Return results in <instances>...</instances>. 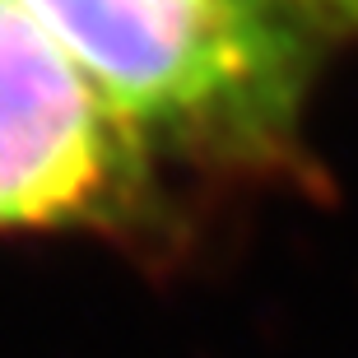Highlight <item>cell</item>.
Listing matches in <instances>:
<instances>
[{
	"instance_id": "1",
	"label": "cell",
	"mask_w": 358,
	"mask_h": 358,
	"mask_svg": "<svg viewBox=\"0 0 358 358\" xmlns=\"http://www.w3.org/2000/svg\"><path fill=\"white\" fill-rule=\"evenodd\" d=\"M154 159L289 173L321 38L275 0H19Z\"/></svg>"
},
{
	"instance_id": "2",
	"label": "cell",
	"mask_w": 358,
	"mask_h": 358,
	"mask_svg": "<svg viewBox=\"0 0 358 358\" xmlns=\"http://www.w3.org/2000/svg\"><path fill=\"white\" fill-rule=\"evenodd\" d=\"M154 177L145 140L19 0H0V233L149 228Z\"/></svg>"
},
{
	"instance_id": "3",
	"label": "cell",
	"mask_w": 358,
	"mask_h": 358,
	"mask_svg": "<svg viewBox=\"0 0 358 358\" xmlns=\"http://www.w3.org/2000/svg\"><path fill=\"white\" fill-rule=\"evenodd\" d=\"M284 14H293L307 33H317L321 42L331 33H354L358 38V0H275Z\"/></svg>"
}]
</instances>
